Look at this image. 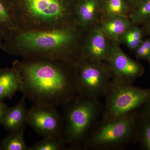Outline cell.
<instances>
[{
	"mask_svg": "<svg viewBox=\"0 0 150 150\" xmlns=\"http://www.w3.org/2000/svg\"><path fill=\"white\" fill-rule=\"evenodd\" d=\"M73 30L67 28L16 33L6 40L4 50L12 54H23L32 56L62 59H66L62 51L75 39Z\"/></svg>",
	"mask_w": 150,
	"mask_h": 150,
	"instance_id": "3",
	"label": "cell"
},
{
	"mask_svg": "<svg viewBox=\"0 0 150 150\" xmlns=\"http://www.w3.org/2000/svg\"><path fill=\"white\" fill-rule=\"evenodd\" d=\"M110 46L107 38L100 26L92 30L86 43L85 52L82 59L91 62H106Z\"/></svg>",
	"mask_w": 150,
	"mask_h": 150,
	"instance_id": "10",
	"label": "cell"
},
{
	"mask_svg": "<svg viewBox=\"0 0 150 150\" xmlns=\"http://www.w3.org/2000/svg\"><path fill=\"white\" fill-rule=\"evenodd\" d=\"M148 61H149V63L150 65V57L149 58V59H148Z\"/></svg>",
	"mask_w": 150,
	"mask_h": 150,
	"instance_id": "27",
	"label": "cell"
},
{
	"mask_svg": "<svg viewBox=\"0 0 150 150\" xmlns=\"http://www.w3.org/2000/svg\"><path fill=\"white\" fill-rule=\"evenodd\" d=\"M25 127L9 132L0 143V150H29L24 140Z\"/></svg>",
	"mask_w": 150,
	"mask_h": 150,
	"instance_id": "16",
	"label": "cell"
},
{
	"mask_svg": "<svg viewBox=\"0 0 150 150\" xmlns=\"http://www.w3.org/2000/svg\"><path fill=\"white\" fill-rule=\"evenodd\" d=\"M27 124L43 138L62 137V116L54 106L34 103L28 110Z\"/></svg>",
	"mask_w": 150,
	"mask_h": 150,
	"instance_id": "8",
	"label": "cell"
},
{
	"mask_svg": "<svg viewBox=\"0 0 150 150\" xmlns=\"http://www.w3.org/2000/svg\"><path fill=\"white\" fill-rule=\"evenodd\" d=\"M142 118L134 112L108 121L100 120L84 143L83 149L120 150L137 142Z\"/></svg>",
	"mask_w": 150,
	"mask_h": 150,
	"instance_id": "4",
	"label": "cell"
},
{
	"mask_svg": "<svg viewBox=\"0 0 150 150\" xmlns=\"http://www.w3.org/2000/svg\"><path fill=\"white\" fill-rule=\"evenodd\" d=\"M11 4L18 24L23 18L39 30L61 28L69 15L66 0H18Z\"/></svg>",
	"mask_w": 150,
	"mask_h": 150,
	"instance_id": "5",
	"label": "cell"
},
{
	"mask_svg": "<svg viewBox=\"0 0 150 150\" xmlns=\"http://www.w3.org/2000/svg\"><path fill=\"white\" fill-rule=\"evenodd\" d=\"M134 51L138 59L148 60L150 57V38L143 40Z\"/></svg>",
	"mask_w": 150,
	"mask_h": 150,
	"instance_id": "21",
	"label": "cell"
},
{
	"mask_svg": "<svg viewBox=\"0 0 150 150\" xmlns=\"http://www.w3.org/2000/svg\"><path fill=\"white\" fill-rule=\"evenodd\" d=\"M18 25L11 3L0 0V34L6 40L17 32Z\"/></svg>",
	"mask_w": 150,
	"mask_h": 150,
	"instance_id": "13",
	"label": "cell"
},
{
	"mask_svg": "<svg viewBox=\"0 0 150 150\" xmlns=\"http://www.w3.org/2000/svg\"><path fill=\"white\" fill-rule=\"evenodd\" d=\"M2 38H3L2 36V35L0 34V48L4 50V44H3L2 42Z\"/></svg>",
	"mask_w": 150,
	"mask_h": 150,
	"instance_id": "26",
	"label": "cell"
},
{
	"mask_svg": "<svg viewBox=\"0 0 150 150\" xmlns=\"http://www.w3.org/2000/svg\"><path fill=\"white\" fill-rule=\"evenodd\" d=\"M75 65L78 94L99 99L104 96L112 79L107 62L80 59Z\"/></svg>",
	"mask_w": 150,
	"mask_h": 150,
	"instance_id": "7",
	"label": "cell"
},
{
	"mask_svg": "<svg viewBox=\"0 0 150 150\" xmlns=\"http://www.w3.org/2000/svg\"><path fill=\"white\" fill-rule=\"evenodd\" d=\"M8 108L3 101L0 100V125H1L3 118Z\"/></svg>",
	"mask_w": 150,
	"mask_h": 150,
	"instance_id": "23",
	"label": "cell"
},
{
	"mask_svg": "<svg viewBox=\"0 0 150 150\" xmlns=\"http://www.w3.org/2000/svg\"><path fill=\"white\" fill-rule=\"evenodd\" d=\"M106 62L111 70L112 81L117 83L133 84L144 71L140 63L127 56L115 43L110 46Z\"/></svg>",
	"mask_w": 150,
	"mask_h": 150,
	"instance_id": "9",
	"label": "cell"
},
{
	"mask_svg": "<svg viewBox=\"0 0 150 150\" xmlns=\"http://www.w3.org/2000/svg\"><path fill=\"white\" fill-rule=\"evenodd\" d=\"M129 7H131L133 9L137 6L140 0H124Z\"/></svg>",
	"mask_w": 150,
	"mask_h": 150,
	"instance_id": "24",
	"label": "cell"
},
{
	"mask_svg": "<svg viewBox=\"0 0 150 150\" xmlns=\"http://www.w3.org/2000/svg\"><path fill=\"white\" fill-rule=\"evenodd\" d=\"M146 24V29L147 32L150 35V20L145 23Z\"/></svg>",
	"mask_w": 150,
	"mask_h": 150,
	"instance_id": "25",
	"label": "cell"
},
{
	"mask_svg": "<svg viewBox=\"0 0 150 150\" xmlns=\"http://www.w3.org/2000/svg\"><path fill=\"white\" fill-rule=\"evenodd\" d=\"M63 106L62 139L69 149H83L86 139L100 120L103 105L99 99L77 94Z\"/></svg>",
	"mask_w": 150,
	"mask_h": 150,
	"instance_id": "2",
	"label": "cell"
},
{
	"mask_svg": "<svg viewBox=\"0 0 150 150\" xmlns=\"http://www.w3.org/2000/svg\"><path fill=\"white\" fill-rule=\"evenodd\" d=\"M102 0H81L76 9L80 23L83 26L91 24L101 5Z\"/></svg>",
	"mask_w": 150,
	"mask_h": 150,
	"instance_id": "15",
	"label": "cell"
},
{
	"mask_svg": "<svg viewBox=\"0 0 150 150\" xmlns=\"http://www.w3.org/2000/svg\"><path fill=\"white\" fill-rule=\"evenodd\" d=\"M26 99L23 96L16 105L8 108L6 112L1 125L9 132L25 127L27 124Z\"/></svg>",
	"mask_w": 150,
	"mask_h": 150,
	"instance_id": "11",
	"label": "cell"
},
{
	"mask_svg": "<svg viewBox=\"0 0 150 150\" xmlns=\"http://www.w3.org/2000/svg\"><path fill=\"white\" fill-rule=\"evenodd\" d=\"M76 63L62 59L31 57L16 62L21 91L35 104L63 105L77 94Z\"/></svg>",
	"mask_w": 150,
	"mask_h": 150,
	"instance_id": "1",
	"label": "cell"
},
{
	"mask_svg": "<svg viewBox=\"0 0 150 150\" xmlns=\"http://www.w3.org/2000/svg\"><path fill=\"white\" fill-rule=\"evenodd\" d=\"M104 97L100 120L112 121L136 112L150 98V89L117 83L111 80Z\"/></svg>",
	"mask_w": 150,
	"mask_h": 150,
	"instance_id": "6",
	"label": "cell"
},
{
	"mask_svg": "<svg viewBox=\"0 0 150 150\" xmlns=\"http://www.w3.org/2000/svg\"><path fill=\"white\" fill-rule=\"evenodd\" d=\"M140 113L142 118L150 121V98L143 105Z\"/></svg>",
	"mask_w": 150,
	"mask_h": 150,
	"instance_id": "22",
	"label": "cell"
},
{
	"mask_svg": "<svg viewBox=\"0 0 150 150\" xmlns=\"http://www.w3.org/2000/svg\"><path fill=\"white\" fill-rule=\"evenodd\" d=\"M137 142H139L144 149L150 150V121L149 120L142 118L138 131Z\"/></svg>",
	"mask_w": 150,
	"mask_h": 150,
	"instance_id": "20",
	"label": "cell"
},
{
	"mask_svg": "<svg viewBox=\"0 0 150 150\" xmlns=\"http://www.w3.org/2000/svg\"><path fill=\"white\" fill-rule=\"evenodd\" d=\"M69 148L62 137H44L43 140L36 142L29 150H63Z\"/></svg>",
	"mask_w": 150,
	"mask_h": 150,
	"instance_id": "19",
	"label": "cell"
},
{
	"mask_svg": "<svg viewBox=\"0 0 150 150\" xmlns=\"http://www.w3.org/2000/svg\"><path fill=\"white\" fill-rule=\"evenodd\" d=\"M132 25L131 20L126 15L107 17L100 27L107 38L118 40Z\"/></svg>",
	"mask_w": 150,
	"mask_h": 150,
	"instance_id": "14",
	"label": "cell"
},
{
	"mask_svg": "<svg viewBox=\"0 0 150 150\" xmlns=\"http://www.w3.org/2000/svg\"><path fill=\"white\" fill-rule=\"evenodd\" d=\"M21 90L20 79L13 67L0 69V100L10 99L17 92Z\"/></svg>",
	"mask_w": 150,
	"mask_h": 150,
	"instance_id": "12",
	"label": "cell"
},
{
	"mask_svg": "<svg viewBox=\"0 0 150 150\" xmlns=\"http://www.w3.org/2000/svg\"><path fill=\"white\" fill-rule=\"evenodd\" d=\"M129 18L135 24L145 23L150 20V0H140L129 14Z\"/></svg>",
	"mask_w": 150,
	"mask_h": 150,
	"instance_id": "18",
	"label": "cell"
},
{
	"mask_svg": "<svg viewBox=\"0 0 150 150\" xmlns=\"http://www.w3.org/2000/svg\"><path fill=\"white\" fill-rule=\"evenodd\" d=\"M101 6L107 17L116 15H126L129 6L124 0H102Z\"/></svg>",
	"mask_w": 150,
	"mask_h": 150,
	"instance_id": "17",
	"label": "cell"
}]
</instances>
